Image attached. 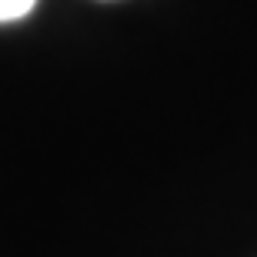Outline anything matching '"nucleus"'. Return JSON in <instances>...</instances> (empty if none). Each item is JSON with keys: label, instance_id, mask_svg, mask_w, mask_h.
Returning <instances> with one entry per match:
<instances>
[{"label": "nucleus", "instance_id": "f257e3e1", "mask_svg": "<svg viewBox=\"0 0 257 257\" xmlns=\"http://www.w3.org/2000/svg\"><path fill=\"white\" fill-rule=\"evenodd\" d=\"M34 4H37V0H0V24L27 17L30 10H34Z\"/></svg>", "mask_w": 257, "mask_h": 257}]
</instances>
